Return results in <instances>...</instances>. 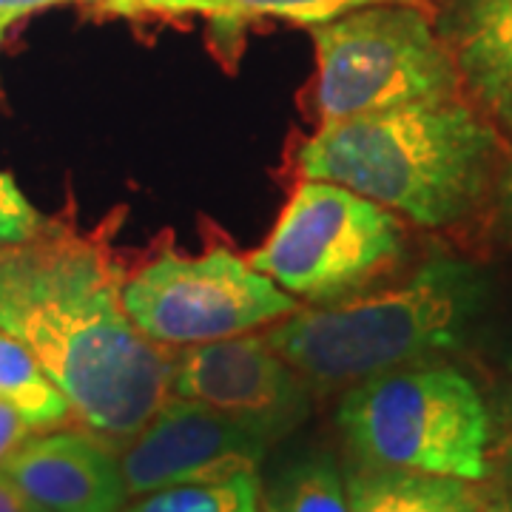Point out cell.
I'll return each instance as SVG.
<instances>
[{
  "label": "cell",
  "instance_id": "obj_15",
  "mask_svg": "<svg viewBox=\"0 0 512 512\" xmlns=\"http://www.w3.org/2000/svg\"><path fill=\"white\" fill-rule=\"evenodd\" d=\"M259 493L256 473H237L222 481L154 490L131 498L120 512H259Z\"/></svg>",
  "mask_w": 512,
  "mask_h": 512
},
{
  "label": "cell",
  "instance_id": "obj_22",
  "mask_svg": "<svg viewBox=\"0 0 512 512\" xmlns=\"http://www.w3.org/2000/svg\"><path fill=\"white\" fill-rule=\"evenodd\" d=\"M0 512H40L29 495L0 470Z\"/></svg>",
  "mask_w": 512,
  "mask_h": 512
},
{
  "label": "cell",
  "instance_id": "obj_12",
  "mask_svg": "<svg viewBox=\"0 0 512 512\" xmlns=\"http://www.w3.org/2000/svg\"><path fill=\"white\" fill-rule=\"evenodd\" d=\"M350 512H490L476 481L424 476L407 470L350 467Z\"/></svg>",
  "mask_w": 512,
  "mask_h": 512
},
{
  "label": "cell",
  "instance_id": "obj_17",
  "mask_svg": "<svg viewBox=\"0 0 512 512\" xmlns=\"http://www.w3.org/2000/svg\"><path fill=\"white\" fill-rule=\"evenodd\" d=\"M43 225H46L43 214L26 200L18 180L12 174L0 171V245L29 239Z\"/></svg>",
  "mask_w": 512,
  "mask_h": 512
},
{
  "label": "cell",
  "instance_id": "obj_6",
  "mask_svg": "<svg viewBox=\"0 0 512 512\" xmlns=\"http://www.w3.org/2000/svg\"><path fill=\"white\" fill-rule=\"evenodd\" d=\"M404 256L402 220L379 202L325 180H302L265 245L256 271L308 305L350 299Z\"/></svg>",
  "mask_w": 512,
  "mask_h": 512
},
{
  "label": "cell",
  "instance_id": "obj_11",
  "mask_svg": "<svg viewBox=\"0 0 512 512\" xmlns=\"http://www.w3.org/2000/svg\"><path fill=\"white\" fill-rule=\"evenodd\" d=\"M439 32L461 83L512 134V0H450Z\"/></svg>",
  "mask_w": 512,
  "mask_h": 512
},
{
  "label": "cell",
  "instance_id": "obj_18",
  "mask_svg": "<svg viewBox=\"0 0 512 512\" xmlns=\"http://www.w3.org/2000/svg\"><path fill=\"white\" fill-rule=\"evenodd\" d=\"M131 15L137 12H160V15H205L217 23H228L222 0H126Z\"/></svg>",
  "mask_w": 512,
  "mask_h": 512
},
{
  "label": "cell",
  "instance_id": "obj_2",
  "mask_svg": "<svg viewBox=\"0 0 512 512\" xmlns=\"http://www.w3.org/2000/svg\"><path fill=\"white\" fill-rule=\"evenodd\" d=\"M501 143L461 100L322 123L302 143V180H325L421 228H450L484 202Z\"/></svg>",
  "mask_w": 512,
  "mask_h": 512
},
{
  "label": "cell",
  "instance_id": "obj_10",
  "mask_svg": "<svg viewBox=\"0 0 512 512\" xmlns=\"http://www.w3.org/2000/svg\"><path fill=\"white\" fill-rule=\"evenodd\" d=\"M3 473L40 512H120L128 501L120 453L83 427L35 433Z\"/></svg>",
  "mask_w": 512,
  "mask_h": 512
},
{
  "label": "cell",
  "instance_id": "obj_8",
  "mask_svg": "<svg viewBox=\"0 0 512 512\" xmlns=\"http://www.w3.org/2000/svg\"><path fill=\"white\" fill-rule=\"evenodd\" d=\"M311 387L265 339L242 333L174 356L168 393L205 404L268 444L285 439L311 413Z\"/></svg>",
  "mask_w": 512,
  "mask_h": 512
},
{
  "label": "cell",
  "instance_id": "obj_13",
  "mask_svg": "<svg viewBox=\"0 0 512 512\" xmlns=\"http://www.w3.org/2000/svg\"><path fill=\"white\" fill-rule=\"evenodd\" d=\"M0 402L12 404L35 433L66 427L72 407L60 393L35 353L20 339L0 328Z\"/></svg>",
  "mask_w": 512,
  "mask_h": 512
},
{
  "label": "cell",
  "instance_id": "obj_21",
  "mask_svg": "<svg viewBox=\"0 0 512 512\" xmlns=\"http://www.w3.org/2000/svg\"><path fill=\"white\" fill-rule=\"evenodd\" d=\"M495 208H498V222L504 228V234L512 239V157L510 163L504 165V171L498 174V185H495Z\"/></svg>",
  "mask_w": 512,
  "mask_h": 512
},
{
  "label": "cell",
  "instance_id": "obj_25",
  "mask_svg": "<svg viewBox=\"0 0 512 512\" xmlns=\"http://www.w3.org/2000/svg\"><path fill=\"white\" fill-rule=\"evenodd\" d=\"M490 512H512V507H507V504H498V507H490Z\"/></svg>",
  "mask_w": 512,
  "mask_h": 512
},
{
  "label": "cell",
  "instance_id": "obj_7",
  "mask_svg": "<svg viewBox=\"0 0 512 512\" xmlns=\"http://www.w3.org/2000/svg\"><path fill=\"white\" fill-rule=\"evenodd\" d=\"M123 305L134 328L165 350L254 333L299 311V299L225 248L157 256L123 285Z\"/></svg>",
  "mask_w": 512,
  "mask_h": 512
},
{
  "label": "cell",
  "instance_id": "obj_19",
  "mask_svg": "<svg viewBox=\"0 0 512 512\" xmlns=\"http://www.w3.org/2000/svg\"><path fill=\"white\" fill-rule=\"evenodd\" d=\"M32 436H35L32 424L23 419L12 404L0 402V470L23 447V441Z\"/></svg>",
  "mask_w": 512,
  "mask_h": 512
},
{
  "label": "cell",
  "instance_id": "obj_9",
  "mask_svg": "<svg viewBox=\"0 0 512 512\" xmlns=\"http://www.w3.org/2000/svg\"><path fill=\"white\" fill-rule=\"evenodd\" d=\"M268 447L239 421L205 404L168 396L120 450V473L131 501L165 487L256 473Z\"/></svg>",
  "mask_w": 512,
  "mask_h": 512
},
{
  "label": "cell",
  "instance_id": "obj_23",
  "mask_svg": "<svg viewBox=\"0 0 512 512\" xmlns=\"http://www.w3.org/2000/svg\"><path fill=\"white\" fill-rule=\"evenodd\" d=\"M111 12H120V15H131V9L126 6V0H109Z\"/></svg>",
  "mask_w": 512,
  "mask_h": 512
},
{
  "label": "cell",
  "instance_id": "obj_26",
  "mask_svg": "<svg viewBox=\"0 0 512 512\" xmlns=\"http://www.w3.org/2000/svg\"><path fill=\"white\" fill-rule=\"evenodd\" d=\"M3 35H6V32H3V29H0V43H3Z\"/></svg>",
  "mask_w": 512,
  "mask_h": 512
},
{
  "label": "cell",
  "instance_id": "obj_5",
  "mask_svg": "<svg viewBox=\"0 0 512 512\" xmlns=\"http://www.w3.org/2000/svg\"><path fill=\"white\" fill-rule=\"evenodd\" d=\"M322 123L456 100L447 40L419 3H376L311 26Z\"/></svg>",
  "mask_w": 512,
  "mask_h": 512
},
{
  "label": "cell",
  "instance_id": "obj_16",
  "mask_svg": "<svg viewBox=\"0 0 512 512\" xmlns=\"http://www.w3.org/2000/svg\"><path fill=\"white\" fill-rule=\"evenodd\" d=\"M376 3H419V0H222L228 23L251 18L291 20L296 26H319L342 18L348 12L376 6Z\"/></svg>",
  "mask_w": 512,
  "mask_h": 512
},
{
  "label": "cell",
  "instance_id": "obj_1",
  "mask_svg": "<svg viewBox=\"0 0 512 512\" xmlns=\"http://www.w3.org/2000/svg\"><path fill=\"white\" fill-rule=\"evenodd\" d=\"M0 328L35 353L77 427L117 453L171 396L174 356L128 319L109 256L52 222L0 245Z\"/></svg>",
  "mask_w": 512,
  "mask_h": 512
},
{
  "label": "cell",
  "instance_id": "obj_4",
  "mask_svg": "<svg viewBox=\"0 0 512 512\" xmlns=\"http://www.w3.org/2000/svg\"><path fill=\"white\" fill-rule=\"evenodd\" d=\"M336 427L356 467L464 481L490 476L487 402L467 373L436 359L348 387Z\"/></svg>",
  "mask_w": 512,
  "mask_h": 512
},
{
  "label": "cell",
  "instance_id": "obj_3",
  "mask_svg": "<svg viewBox=\"0 0 512 512\" xmlns=\"http://www.w3.org/2000/svg\"><path fill=\"white\" fill-rule=\"evenodd\" d=\"M484 305L487 276L473 262L433 256L387 291L299 308L265 339L311 390L330 393L458 350Z\"/></svg>",
  "mask_w": 512,
  "mask_h": 512
},
{
  "label": "cell",
  "instance_id": "obj_24",
  "mask_svg": "<svg viewBox=\"0 0 512 512\" xmlns=\"http://www.w3.org/2000/svg\"><path fill=\"white\" fill-rule=\"evenodd\" d=\"M507 464H510V481H512V436H510V447H507Z\"/></svg>",
  "mask_w": 512,
  "mask_h": 512
},
{
  "label": "cell",
  "instance_id": "obj_14",
  "mask_svg": "<svg viewBox=\"0 0 512 512\" xmlns=\"http://www.w3.org/2000/svg\"><path fill=\"white\" fill-rule=\"evenodd\" d=\"M259 512H350L348 484L330 456H305L262 487Z\"/></svg>",
  "mask_w": 512,
  "mask_h": 512
},
{
  "label": "cell",
  "instance_id": "obj_20",
  "mask_svg": "<svg viewBox=\"0 0 512 512\" xmlns=\"http://www.w3.org/2000/svg\"><path fill=\"white\" fill-rule=\"evenodd\" d=\"M69 3H97L103 9H111L109 0H0V29L6 32L18 20L29 18L35 12H46L55 6H69Z\"/></svg>",
  "mask_w": 512,
  "mask_h": 512
}]
</instances>
